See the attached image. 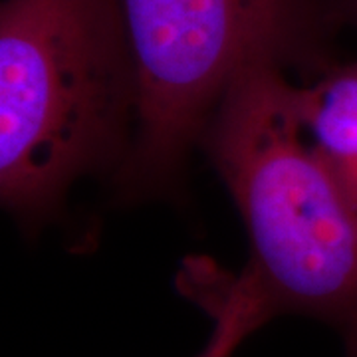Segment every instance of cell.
<instances>
[{"label":"cell","instance_id":"cell-2","mask_svg":"<svg viewBox=\"0 0 357 357\" xmlns=\"http://www.w3.org/2000/svg\"><path fill=\"white\" fill-rule=\"evenodd\" d=\"M203 137L243 217L244 268L272 318L318 319L357 357V225L307 143L296 86L276 66L248 70Z\"/></svg>","mask_w":357,"mask_h":357},{"label":"cell","instance_id":"cell-4","mask_svg":"<svg viewBox=\"0 0 357 357\" xmlns=\"http://www.w3.org/2000/svg\"><path fill=\"white\" fill-rule=\"evenodd\" d=\"M296 107L307 143L357 225V62L328 66L296 86Z\"/></svg>","mask_w":357,"mask_h":357},{"label":"cell","instance_id":"cell-6","mask_svg":"<svg viewBox=\"0 0 357 357\" xmlns=\"http://www.w3.org/2000/svg\"><path fill=\"white\" fill-rule=\"evenodd\" d=\"M340 6L344 8V13L357 24V0H340Z\"/></svg>","mask_w":357,"mask_h":357},{"label":"cell","instance_id":"cell-1","mask_svg":"<svg viewBox=\"0 0 357 357\" xmlns=\"http://www.w3.org/2000/svg\"><path fill=\"white\" fill-rule=\"evenodd\" d=\"M137 74L119 0H4L0 195L40 217L131 145Z\"/></svg>","mask_w":357,"mask_h":357},{"label":"cell","instance_id":"cell-5","mask_svg":"<svg viewBox=\"0 0 357 357\" xmlns=\"http://www.w3.org/2000/svg\"><path fill=\"white\" fill-rule=\"evenodd\" d=\"M178 288L213 319V332L197 357H232L244 340L272 319L250 272L229 274L213 260H187Z\"/></svg>","mask_w":357,"mask_h":357},{"label":"cell","instance_id":"cell-3","mask_svg":"<svg viewBox=\"0 0 357 357\" xmlns=\"http://www.w3.org/2000/svg\"><path fill=\"white\" fill-rule=\"evenodd\" d=\"M137 74L126 183L153 187L204 135L230 86L314 46L318 0H119Z\"/></svg>","mask_w":357,"mask_h":357}]
</instances>
